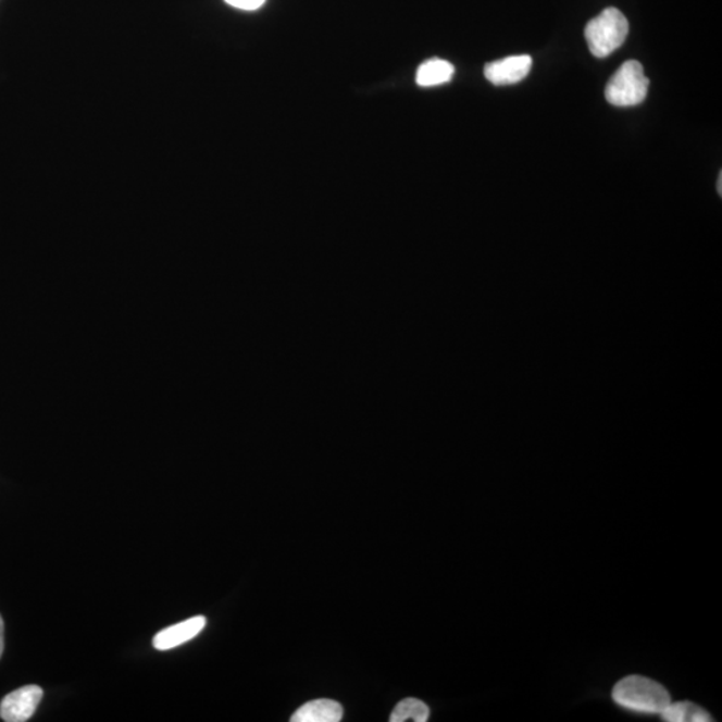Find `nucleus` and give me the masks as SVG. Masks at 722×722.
Segmentation results:
<instances>
[{"mask_svg":"<svg viewBox=\"0 0 722 722\" xmlns=\"http://www.w3.org/2000/svg\"><path fill=\"white\" fill-rule=\"evenodd\" d=\"M617 706L644 714H661L669 704L671 695L661 684L643 675H627L617 683L613 689Z\"/></svg>","mask_w":722,"mask_h":722,"instance_id":"f257e3e1","label":"nucleus"},{"mask_svg":"<svg viewBox=\"0 0 722 722\" xmlns=\"http://www.w3.org/2000/svg\"><path fill=\"white\" fill-rule=\"evenodd\" d=\"M628 34V22L619 9L603 10L587 23L585 38L592 54L607 58L624 45Z\"/></svg>","mask_w":722,"mask_h":722,"instance_id":"f03ea898","label":"nucleus"},{"mask_svg":"<svg viewBox=\"0 0 722 722\" xmlns=\"http://www.w3.org/2000/svg\"><path fill=\"white\" fill-rule=\"evenodd\" d=\"M649 85L643 65L637 61H627L610 78L605 96L614 107H637L648 96Z\"/></svg>","mask_w":722,"mask_h":722,"instance_id":"7ed1b4c3","label":"nucleus"},{"mask_svg":"<svg viewBox=\"0 0 722 722\" xmlns=\"http://www.w3.org/2000/svg\"><path fill=\"white\" fill-rule=\"evenodd\" d=\"M43 690L38 685H26L11 692L0 702V718L5 722H25L37 712Z\"/></svg>","mask_w":722,"mask_h":722,"instance_id":"20e7f679","label":"nucleus"},{"mask_svg":"<svg viewBox=\"0 0 722 722\" xmlns=\"http://www.w3.org/2000/svg\"><path fill=\"white\" fill-rule=\"evenodd\" d=\"M533 60L530 55H515L488 63L485 77L495 86L514 85L525 79L532 70Z\"/></svg>","mask_w":722,"mask_h":722,"instance_id":"39448f33","label":"nucleus"},{"mask_svg":"<svg viewBox=\"0 0 722 722\" xmlns=\"http://www.w3.org/2000/svg\"><path fill=\"white\" fill-rule=\"evenodd\" d=\"M206 626L207 619L202 615H197L194 619L179 622L177 625L169 626L159 634H155L153 638L154 649L165 651L177 648V646L196 638Z\"/></svg>","mask_w":722,"mask_h":722,"instance_id":"423d86ee","label":"nucleus"},{"mask_svg":"<svg viewBox=\"0 0 722 722\" xmlns=\"http://www.w3.org/2000/svg\"><path fill=\"white\" fill-rule=\"evenodd\" d=\"M343 720V707L339 702L320 698L304 704L297 709L292 722H339Z\"/></svg>","mask_w":722,"mask_h":722,"instance_id":"0eeeda50","label":"nucleus"},{"mask_svg":"<svg viewBox=\"0 0 722 722\" xmlns=\"http://www.w3.org/2000/svg\"><path fill=\"white\" fill-rule=\"evenodd\" d=\"M456 67L444 60H430L418 69L416 84L422 87H434L450 83Z\"/></svg>","mask_w":722,"mask_h":722,"instance_id":"6e6552de","label":"nucleus"},{"mask_svg":"<svg viewBox=\"0 0 722 722\" xmlns=\"http://www.w3.org/2000/svg\"><path fill=\"white\" fill-rule=\"evenodd\" d=\"M661 718L667 722H710L712 718L706 709L689 701L669 704L662 710Z\"/></svg>","mask_w":722,"mask_h":722,"instance_id":"1a4fd4ad","label":"nucleus"},{"mask_svg":"<svg viewBox=\"0 0 722 722\" xmlns=\"http://www.w3.org/2000/svg\"><path fill=\"white\" fill-rule=\"evenodd\" d=\"M430 719V708L418 698H404L395 707L389 721L391 722H427Z\"/></svg>","mask_w":722,"mask_h":722,"instance_id":"9d476101","label":"nucleus"},{"mask_svg":"<svg viewBox=\"0 0 722 722\" xmlns=\"http://www.w3.org/2000/svg\"><path fill=\"white\" fill-rule=\"evenodd\" d=\"M225 2L238 10L254 11L259 10L265 0H225Z\"/></svg>","mask_w":722,"mask_h":722,"instance_id":"9b49d317","label":"nucleus"},{"mask_svg":"<svg viewBox=\"0 0 722 722\" xmlns=\"http://www.w3.org/2000/svg\"><path fill=\"white\" fill-rule=\"evenodd\" d=\"M4 650V622L2 615H0V657H2Z\"/></svg>","mask_w":722,"mask_h":722,"instance_id":"f8f14e48","label":"nucleus"},{"mask_svg":"<svg viewBox=\"0 0 722 722\" xmlns=\"http://www.w3.org/2000/svg\"><path fill=\"white\" fill-rule=\"evenodd\" d=\"M721 183H722V174H720L719 177V194H721Z\"/></svg>","mask_w":722,"mask_h":722,"instance_id":"ddd939ff","label":"nucleus"}]
</instances>
